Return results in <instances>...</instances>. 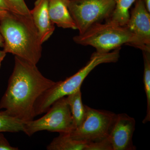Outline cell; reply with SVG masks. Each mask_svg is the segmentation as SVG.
I'll return each mask as SVG.
<instances>
[{
    "instance_id": "cell-1",
    "label": "cell",
    "mask_w": 150,
    "mask_h": 150,
    "mask_svg": "<svg viewBox=\"0 0 150 150\" xmlns=\"http://www.w3.org/2000/svg\"><path fill=\"white\" fill-rule=\"evenodd\" d=\"M56 83L45 77L36 65L15 56L13 71L0 101V109L24 123L32 121L38 98Z\"/></svg>"
},
{
    "instance_id": "cell-2",
    "label": "cell",
    "mask_w": 150,
    "mask_h": 150,
    "mask_svg": "<svg viewBox=\"0 0 150 150\" xmlns=\"http://www.w3.org/2000/svg\"><path fill=\"white\" fill-rule=\"evenodd\" d=\"M4 51L37 65L42 56V44L31 14L8 12L0 20Z\"/></svg>"
},
{
    "instance_id": "cell-3",
    "label": "cell",
    "mask_w": 150,
    "mask_h": 150,
    "mask_svg": "<svg viewBox=\"0 0 150 150\" xmlns=\"http://www.w3.org/2000/svg\"><path fill=\"white\" fill-rule=\"evenodd\" d=\"M121 48L109 53L100 54L96 51L92 54L86 64L73 76L64 81L56 83L44 93L37 100L34 106L35 117L46 113L51 105L58 99L68 96L81 89L84 80L90 73L98 65L118 62Z\"/></svg>"
},
{
    "instance_id": "cell-4",
    "label": "cell",
    "mask_w": 150,
    "mask_h": 150,
    "mask_svg": "<svg viewBox=\"0 0 150 150\" xmlns=\"http://www.w3.org/2000/svg\"><path fill=\"white\" fill-rule=\"evenodd\" d=\"M73 40L79 45L92 46L100 54L109 53L124 45L139 48L137 38L125 25L109 22L94 25L83 34L74 36Z\"/></svg>"
},
{
    "instance_id": "cell-5",
    "label": "cell",
    "mask_w": 150,
    "mask_h": 150,
    "mask_svg": "<svg viewBox=\"0 0 150 150\" xmlns=\"http://www.w3.org/2000/svg\"><path fill=\"white\" fill-rule=\"evenodd\" d=\"M46 113L39 119L24 123L23 132L30 137L40 131L69 134L76 129L65 97L55 101Z\"/></svg>"
},
{
    "instance_id": "cell-6",
    "label": "cell",
    "mask_w": 150,
    "mask_h": 150,
    "mask_svg": "<svg viewBox=\"0 0 150 150\" xmlns=\"http://www.w3.org/2000/svg\"><path fill=\"white\" fill-rule=\"evenodd\" d=\"M115 5L113 0H69L68 8L79 34H82L109 18Z\"/></svg>"
},
{
    "instance_id": "cell-7",
    "label": "cell",
    "mask_w": 150,
    "mask_h": 150,
    "mask_svg": "<svg viewBox=\"0 0 150 150\" xmlns=\"http://www.w3.org/2000/svg\"><path fill=\"white\" fill-rule=\"evenodd\" d=\"M85 108L83 121L79 127L69 133L70 137L86 143L100 141L108 137L116 114L94 109L86 105Z\"/></svg>"
},
{
    "instance_id": "cell-8",
    "label": "cell",
    "mask_w": 150,
    "mask_h": 150,
    "mask_svg": "<svg viewBox=\"0 0 150 150\" xmlns=\"http://www.w3.org/2000/svg\"><path fill=\"white\" fill-rule=\"evenodd\" d=\"M125 26L137 38L142 51H150V14L142 0L135 2Z\"/></svg>"
},
{
    "instance_id": "cell-9",
    "label": "cell",
    "mask_w": 150,
    "mask_h": 150,
    "mask_svg": "<svg viewBox=\"0 0 150 150\" xmlns=\"http://www.w3.org/2000/svg\"><path fill=\"white\" fill-rule=\"evenodd\" d=\"M136 121L126 113L116 114L108 137L113 150H134L133 136Z\"/></svg>"
},
{
    "instance_id": "cell-10",
    "label": "cell",
    "mask_w": 150,
    "mask_h": 150,
    "mask_svg": "<svg viewBox=\"0 0 150 150\" xmlns=\"http://www.w3.org/2000/svg\"><path fill=\"white\" fill-rule=\"evenodd\" d=\"M48 0H36L30 13L38 30L42 43L46 42L54 33L55 28L49 16Z\"/></svg>"
},
{
    "instance_id": "cell-11",
    "label": "cell",
    "mask_w": 150,
    "mask_h": 150,
    "mask_svg": "<svg viewBox=\"0 0 150 150\" xmlns=\"http://www.w3.org/2000/svg\"><path fill=\"white\" fill-rule=\"evenodd\" d=\"M69 0H48V9L51 21L58 27L76 29L69 11Z\"/></svg>"
},
{
    "instance_id": "cell-12",
    "label": "cell",
    "mask_w": 150,
    "mask_h": 150,
    "mask_svg": "<svg viewBox=\"0 0 150 150\" xmlns=\"http://www.w3.org/2000/svg\"><path fill=\"white\" fill-rule=\"evenodd\" d=\"M87 143L75 140L69 134L60 133L47 146L48 150H84Z\"/></svg>"
},
{
    "instance_id": "cell-13",
    "label": "cell",
    "mask_w": 150,
    "mask_h": 150,
    "mask_svg": "<svg viewBox=\"0 0 150 150\" xmlns=\"http://www.w3.org/2000/svg\"><path fill=\"white\" fill-rule=\"evenodd\" d=\"M66 98L76 129L82 123L86 114L85 105L83 103L81 89L68 96Z\"/></svg>"
},
{
    "instance_id": "cell-14",
    "label": "cell",
    "mask_w": 150,
    "mask_h": 150,
    "mask_svg": "<svg viewBox=\"0 0 150 150\" xmlns=\"http://www.w3.org/2000/svg\"><path fill=\"white\" fill-rule=\"evenodd\" d=\"M115 7L110 17L105 21L121 26L126 25L130 17L129 9L137 0H113Z\"/></svg>"
},
{
    "instance_id": "cell-15",
    "label": "cell",
    "mask_w": 150,
    "mask_h": 150,
    "mask_svg": "<svg viewBox=\"0 0 150 150\" xmlns=\"http://www.w3.org/2000/svg\"><path fill=\"white\" fill-rule=\"evenodd\" d=\"M24 123L10 115L6 110L0 111V133L23 132Z\"/></svg>"
},
{
    "instance_id": "cell-16",
    "label": "cell",
    "mask_w": 150,
    "mask_h": 150,
    "mask_svg": "<svg viewBox=\"0 0 150 150\" xmlns=\"http://www.w3.org/2000/svg\"><path fill=\"white\" fill-rule=\"evenodd\" d=\"M144 60V80L147 98L146 115L143 121L145 123L150 121V51H142Z\"/></svg>"
},
{
    "instance_id": "cell-17",
    "label": "cell",
    "mask_w": 150,
    "mask_h": 150,
    "mask_svg": "<svg viewBox=\"0 0 150 150\" xmlns=\"http://www.w3.org/2000/svg\"><path fill=\"white\" fill-rule=\"evenodd\" d=\"M11 11L21 14H29L30 10L24 0H5Z\"/></svg>"
},
{
    "instance_id": "cell-18",
    "label": "cell",
    "mask_w": 150,
    "mask_h": 150,
    "mask_svg": "<svg viewBox=\"0 0 150 150\" xmlns=\"http://www.w3.org/2000/svg\"><path fill=\"white\" fill-rule=\"evenodd\" d=\"M84 150H113L112 144L108 137L100 141L87 143Z\"/></svg>"
},
{
    "instance_id": "cell-19",
    "label": "cell",
    "mask_w": 150,
    "mask_h": 150,
    "mask_svg": "<svg viewBox=\"0 0 150 150\" xmlns=\"http://www.w3.org/2000/svg\"><path fill=\"white\" fill-rule=\"evenodd\" d=\"M18 148L14 147L10 144L4 134L0 133V150H18Z\"/></svg>"
},
{
    "instance_id": "cell-20",
    "label": "cell",
    "mask_w": 150,
    "mask_h": 150,
    "mask_svg": "<svg viewBox=\"0 0 150 150\" xmlns=\"http://www.w3.org/2000/svg\"><path fill=\"white\" fill-rule=\"evenodd\" d=\"M10 11V9L5 0H0V20Z\"/></svg>"
},
{
    "instance_id": "cell-21",
    "label": "cell",
    "mask_w": 150,
    "mask_h": 150,
    "mask_svg": "<svg viewBox=\"0 0 150 150\" xmlns=\"http://www.w3.org/2000/svg\"><path fill=\"white\" fill-rule=\"evenodd\" d=\"M6 53L4 50L3 51L0 50V68L1 66L2 62L4 59L5 57H6Z\"/></svg>"
},
{
    "instance_id": "cell-22",
    "label": "cell",
    "mask_w": 150,
    "mask_h": 150,
    "mask_svg": "<svg viewBox=\"0 0 150 150\" xmlns=\"http://www.w3.org/2000/svg\"><path fill=\"white\" fill-rule=\"evenodd\" d=\"M148 11L150 13V0H142Z\"/></svg>"
},
{
    "instance_id": "cell-23",
    "label": "cell",
    "mask_w": 150,
    "mask_h": 150,
    "mask_svg": "<svg viewBox=\"0 0 150 150\" xmlns=\"http://www.w3.org/2000/svg\"><path fill=\"white\" fill-rule=\"evenodd\" d=\"M4 39L2 35L0 33V47H4Z\"/></svg>"
}]
</instances>
